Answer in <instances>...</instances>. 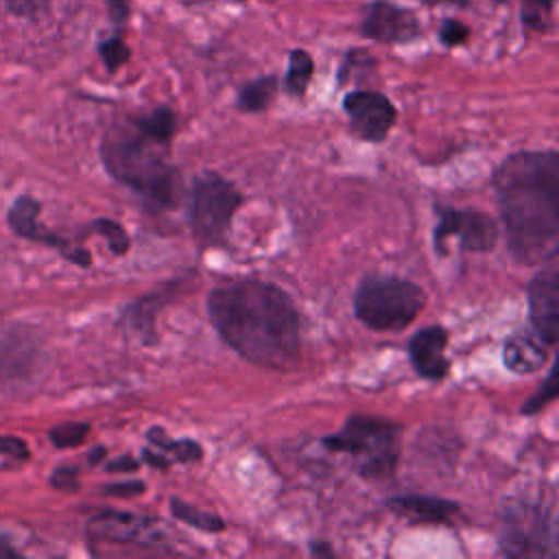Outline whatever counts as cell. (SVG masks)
<instances>
[{
	"instance_id": "cell-1",
	"label": "cell",
	"mask_w": 559,
	"mask_h": 559,
	"mask_svg": "<svg viewBox=\"0 0 559 559\" xmlns=\"http://www.w3.org/2000/svg\"><path fill=\"white\" fill-rule=\"evenodd\" d=\"M207 317L218 336L245 360L290 369L299 354L293 299L264 280H231L207 295Z\"/></svg>"
},
{
	"instance_id": "cell-2",
	"label": "cell",
	"mask_w": 559,
	"mask_h": 559,
	"mask_svg": "<svg viewBox=\"0 0 559 559\" xmlns=\"http://www.w3.org/2000/svg\"><path fill=\"white\" fill-rule=\"evenodd\" d=\"M493 188L515 260L544 264L557 258L559 155L555 151L515 153L496 168Z\"/></svg>"
},
{
	"instance_id": "cell-3",
	"label": "cell",
	"mask_w": 559,
	"mask_h": 559,
	"mask_svg": "<svg viewBox=\"0 0 559 559\" xmlns=\"http://www.w3.org/2000/svg\"><path fill=\"white\" fill-rule=\"evenodd\" d=\"M168 151L170 144L153 140L135 118L111 124L100 142L107 173L157 207H173L179 197V177Z\"/></svg>"
},
{
	"instance_id": "cell-4",
	"label": "cell",
	"mask_w": 559,
	"mask_h": 559,
	"mask_svg": "<svg viewBox=\"0 0 559 559\" xmlns=\"http://www.w3.org/2000/svg\"><path fill=\"white\" fill-rule=\"evenodd\" d=\"M424 308V288L393 275H369L354 293L356 319L376 332H402Z\"/></svg>"
},
{
	"instance_id": "cell-5",
	"label": "cell",
	"mask_w": 559,
	"mask_h": 559,
	"mask_svg": "<svg viewBox=\"0 0 559 559\" xmlns=\"http://www.w3.org/2000/svg\"><path fill=\"white\" fill-rule=\"evenodd\" d=\"M400 435L402 428L389 419L352 415L338 432L323 437V445L352 454L365 478H389L400 461Z\"/></svg>"
},
{
	"instance_id": "cell-6",
	"label": "cell",
	"mask_w": 559,
	"mask_h": 559,
	"mask_svg": "<svg viewBox=\"0 0 559 559\" xmlns=\"http://www.w3.org/2000/svg\"><path fill=\"white\" fill-rule=\"evenodd\" d=\"M242 203L240 190L218 173H203L190 190L188 218L192 234L203 245H221L229 231L231 218Z\"/></svg>"
},
{
	"instance_id": "cell-7",
	"label": "cell",
	"mask_w": 559,
	"mask_h": 559,
	"mask_svg": "<svg viewBox=\"0 0 559 559\" xmlns=\"http://www.w3.org/2000/svg\"><path fill=\"white\" fill-rule=\"evenodd\" d=\"M502 550L511 557H555L552 524L539 507H511L502 518Z\"/></svg>"
},
{
	"instance_id": "cell-8",
	"label": "cell",
	"mask_w": 559,
	"mask_h": 559,
	"mask_svg": "<svg viewBox=\"0 0 559 559\" xmlns=\"http://www.w3.org/2000/svg\"><path fill=\"white\" fill-rule=\"evenodd\" d=\"M500 229L493 216L480 210H459V207H439L437 227H435V251H443L450 238L461 242L465 251H491L498 242Z\"/></svg>"
},
{
	"instance_id": "cell-9",
	"label": "cell",
	"mask_w": 559,
	"mask_h": 559,
	"mask_svg": "<svg viewBox=\"0 0 559 559\" xmlns=\"http://www.w3.org/2000/svg\"><path fill=\"white\" fill-rule=\"evenodd\" d=\"M349 118V131L365 142H382L395 124L397 111L393 103L373 90H356L343 98Z\"/></svg>"
},
{
	"instance_id": "cell-10",
	"label": "cell",
	"mask_w": 559,
	"mask_h": 559,
	"mask_svg": "<svg viewBox=\"0 0 559 559\" xmlns=\"http://www.w3.org/2000/svg\"><path fill=\"white\" fill-rule=\"evenodd\" d=\"M7 223L9 227L20 236L26 238L31 242H39L46 247L57 249L66 260L79 264V266H90L92 264V255L90 251H85L79 245H72L70 240H66L63 236L55 234L52 229H48L46 225L39 223V203L28 197L22 194L13 201V205L7 212Z\"/></svg>"
},
{
	"instance_id": "cell-11",
	"label": "cell",
	"mask_w": 559,
	"mask_h": 559,
	"mask_svg": "<svg viewBox=\"0 0 559 559\" xmlns=\"http://www.w3.org/2000/svg\"><path fill=\"white\" fill-rule=\"evenodd\" d=\"M528 314L537 336L550 347L559 338V266L557 258L544 262L528 284Z\"/></svg>"
},
{
	"instance_id": "cell-12",
	"label": "cell",
	"mask_w": 559,
	"mask_h": 559,
	"mask_svg": "<svg viewBox=\"0 0 559 559\" xmlns=\"http://www.w3.org/2000/svg\"><path fill=\"white\" fill-rule=\"evenodd\" d=\"M360 33L382 44H406L421 35V24L413 11L389 0H378L369 4Z\"/></svg>"
},
{
	"instance_id": "cell-13",
	"label": "cell",
	"mask_w": 559,
	"mask_h": 559,
	"mask_svg": "<svg viewBox=\"0 0 559 559\" xmlns=\"http://www.w3.org/2000/svg\"><path fill=\"white\" fill-rule=\"evenodd\" d=\"M155 520L120 513V511H103L94 515L87 524V535L92 542H114V544H148L155 539Z\"/></svg>"
},
{
	"instance_id": "cell-14",
	"label": "cell",
	"mask_w": 559,
	"mask_h": 559,
	"mask_svg": "<svg viewBox=\"0 0 559 559\" xmlns=\"http://www.w3.org/2000/svg\"><path fill=\"white\" fill-rule=\"evenodd\" d=\"M448 332L439 325L419 330L408 341V356L415 371L426 380H441L450 371V360L445 358Z\"/></svg>"
},
{
	"instance_id": "cell-15",
	"label": "cell",
	"mask_w": 559,
	"mask_h": 559,
	"mask_svg": "<svg viewBox=\"0 0 559 559\" xmlns=\"http://www.w3.org/2000/svg\"><path fill=\"white\" fill-rule=\"evenodd\" d=\"M548 349L550 345L542 336H537L533 330H518L504 341L502 360L507 369H511L513 373L528 376L539 371L546 365Z\"/></svg>"
},
{
	"instance_id": "cell-16",
	"label": "cell",
	"mask_w": 559,
	"mask_h": 559,
	"mask_svg": "<svg viewBox=\"0 0 559 559\" xmlns=\"http://www.w3.org/2000/svg\"><path fill=\"white\" fill-rule=\"evenodd\" d=\"M389 509L413 524H452L459 513L456 502L430 496H395L389 500Z\"/></svg>"
},
{
	"instance_id": "cell-17",
	"label": "cell",
	"mask_w": 559,
	"mask_h": 559,
	"mask_svg": "<svg viewBox=\"0 0 559 559\" xmlns=\"http://www.w3.org/2000/svg\"><path fill=\"white\" fill-rule=\"evenodd\" d=\"M148 441H151L153 450L151 448L144 450V461L155 467H162V469H166L173 461H181V463L199 461L203 454V450L197 441H192V439L170 441V439H166L162 428H151Z\"/></svg>"
},
{
	"instance_id": "cell-18",
	"label": "cell",
	"mask_w": 559,
	"mask_h": 559,
	"mask_svg": "<svg viewBox=\"0 0 559 559\" xmlns=\"http://www.w3.org/2000/svg\"><path fill=\"white\" fill-rule=\"evenodd\" d=\"M277 76L269 74V76H260L251 83H247L240 92H238V98H236V105L240 111L245 114H255V111H262L269 107V103L275 98L277 94Z\"/></svg>"
},
{
	"instance_id": "cell-19",
	"label": "cell",
	"mask_w": 559,
	"mask_h": 559,
	"mask_svg": "<svg viewBox=\"0 0 559 559\" xmlns=\"http://www.w3.org/2000/svg\"><path fill=\"white\" fill-rule=\"evenodd\" d=\"M314 74V61L306 50H293L290 59H288V70H286V92L293 96H301Z\"/></svg>"
},
{
	"instance_id": "cell-20",
	"label": "cell",
	"mask_w": 559,
	"mask_h": 559,
	"mask_svg": "<svg viewBox=\"0 0 559 559\" xmlns=\"http://www.w3.org/2000/svg\"><path fill=\"white\" fill-rule=\"evenodd\" d=\"M170 511L177 520H181V522H186V524H190L199 531H205V533H218V531L225 528V522L218 515L205 513V511H201V509H197V507H192V504H188L179 498L170 500Z\"/></svg>"
},
{
	"instance_id": "cell-21",
	"label": "cell",
	"mask_w": 559,
	"mask_h": 559,
	"mask_svg": "<svg viewBox=\"0 0 559 559\" xmlns=\"http://www.w3.org/2000/svg\"><path fill=\"white\" fill-rule=\"evenodd\" d=\"M135 120L153 140L170 144V140L175 135V114L168 107H157L151 114L140 116Z\"/></svg>"
},
{
	"instance_id": "cell-22",
	"label": "cell",
	"mask_w": 559,
	"mask_h": 559,
	"mask_svg": "<svg viewBox=\"0 0 559 559\" xmlns=\"http://www.w3.org/2000/svg\"><path fill=\"white\" fill-rule=\"evenodd\" d=\"M87 432H90V424H85V421H66V424L55 426L48 432V437L57 448H76L85 441Z\"/></svg>"
},
{
	"instance_id": "cell-23",
	"label": "cell",
	"mask_w": 559,
	"mask_h": 559,
	"mask_svg": "<svg viewBox=\"0 0 559 559\" xmlns=\"http://www.w3.org/2000/svg\"><path fill=\"white\" fill-rule=\"evenodd\" d=\"M98 55H100L105 68L109 72H116L120 66H124L129 61L131 50H129V46L124 44L122 37H107V39L100 41Z\"/></svg>"
},
{
	"instance_id": "cell-24",
	"label": "cell",
	"mask_w": 559,
	"mask_h": 559,
	"mask_svg": "<svg viewBox=\"0 0 559 559\" xmlns=\"http://www.w3.org/2000/svg\"><path fill=\"white\" fill-rule=\"evenodd\" d=\"M90 227H92V231L107 238V245L116 255H122V253L129 251V236H127L122 225H118L114 221H107V218H98Z\"/></svg>"
},
{
	"instance_id": "cell-25",
	"label": "cell",
	"mask_w": 559,
	"mask_h": 559,
	"mask_svg": "<svg viewBox=\"0 0 559 559\" xmlns=\"http://www.w3.org/2000/svg\"><path fill=\"white\" fill-rule=\"evenodd\" d=\"M555 373H557V369H555V365H552L550 371H548V376H546V382L542 384V389L522 406V413H524V415H535V413H539L548 402H552V400L557 397Z\"/></svg>"
},
{
	"instance_id": "cell-26",
	"label": "cell",
	"mask_w": 559,
	"mask_h": 559,
	"mask_svg": "<svg viewBox=\"0 0 559 559\" xmlns=\"http://www.w3.org/2000/svg\"><path fill=\"white\" fill-rule=\"evenodd\" d=\"M469 37V28L459 22V20H443L441 28H439V39L443 46L448 48H454V46H461L465 44Z\"/></svg>"
},
{
	"instance_id": "cell-27",
	"label": "cell",
	"mask_w": 559,
	"mask_h": 559,
	"mask_svg": "<svg viewBox=\"0 0 559 559\" xmlns=\"http://www.w3.org/2000/svg\"><path fill=\"white\" fill-rule=\"evenodd\" d=\"M0 456H4L7 461H13V463H26L31 452H28V445L20 437L0 435Z\"/></svg>"
},
{
	"instance_id": "cell-28",
	"label": "cell",
	"mask_w": 559,
	"mask_h": 559,
	"mask_svg": "<svg viewBox=\"0 0 559 559\" xmlns=\"http://www.w3.org/2000/svg\"><path fill=\"white\" fill-rule=\"evenodd\" d=\"M50 483L57 489H66V491H74L79 480H76V467H57Z\"/></svg>"
},
{
	"instance_id": "cell-29",
	"label": "cell",
	"mask_w": 559,
	"mask_h": 559,
	"mask_svg": "<svg viewBox=\"0 0 559 559\" xmlns=\"http://www.w3.org/2000/svg\"><path fill=\"white\" fill-rule=\"evenodd\" d=\"M4 4L15 11V13H22V15H33L37 11H41L48 0H4Z\"/></svg>"
},
{
	"instance_id": "cell-30",
	"label": "cell",
	"mask_w": 559,
	"mask_h": 559,
	"mask_svg": "<svg viewBox=\"0 0 559 559\" xmlns=\"http://www.w3.org/2000/svg\"><path fill=\"white\" fill-rule=\"evenodd\" d=\"M107 9H109V17L116 24H122L129 17V2L127 0H105Z\"/></svg>"
},
{
	"instance_id": "cell-31",
	"label": "cell",
	"mask_w": 559,
	"mask_h": 559,
	"mask_svg": "<svg viewBox=\"0 0 559 559\" xmlns=\"http://www.w3.org/2000/svg\"><path fill=\"white\" fill-rule=\"evenodd\" d=\"M107 493H114V496H135V493H142L144 491V483H124V485H111L105 489Z\"/></svg>"
},
{
	"instance_id": "cell-32",
	"label": "cell",
	"mask_w": 559,
	"mask_h": 559,
	"mask_svg": "<svg viewBox=\"0 0 559 559\" xmlns=\"http://www.w3.org/2000/svg\"><path fill=\"white\" fill-rule=\"evenodd\" d=\"M107 469H109V472H135V469H138V461H133V459H129V456H122V459H118V461H111V463L107 465Z\"/></svg>"
},
{
	"instance_id": "cell-33",
	"label": "cell",
	"mask_w": 559,
	"mask_h": 559,
	"mask_svg": "<svg viewBox=\"0 0 559 559\" xmlns=\"http://www.w3.org/2000/svg\"><path fill=\"white\" fill-rule=\"evenodd\" d=\"M526 7H533V9H539V11H546L550 13L552 7H555V0H524Z\"/></svg>"
},
{
	"instance_id": "cell-34",
	"label": "cell",
	"mask_w": 559,
	"mask_h": 559,
	"mask_svg": "<svg viewBox=\"0 0 559 559\" xmlns=\"http://www.w3.org/2000/svg\"><path fill=\"white\" fill-rule=\"evenodd\" d=\"M419 2H424V4H430V7H435V4H454V7H467V4H469V0H419Z\"/></svg>"
},
{
	"instance_id": "cell-35",
	"label": "cell",
	"mask_w": 559,
	"mask_h": 559,
	"mask_svg": "<svg viewBox=\"0 0 559 559\" xmlns=\"http://www.w3.org/2000/svg\"><path fill=\"white\" fill-rule=\"evenodd\" d=\"M20 552L11 546V542H4L0 539V557H17Z\"/></svg>"
}]
</instances>
